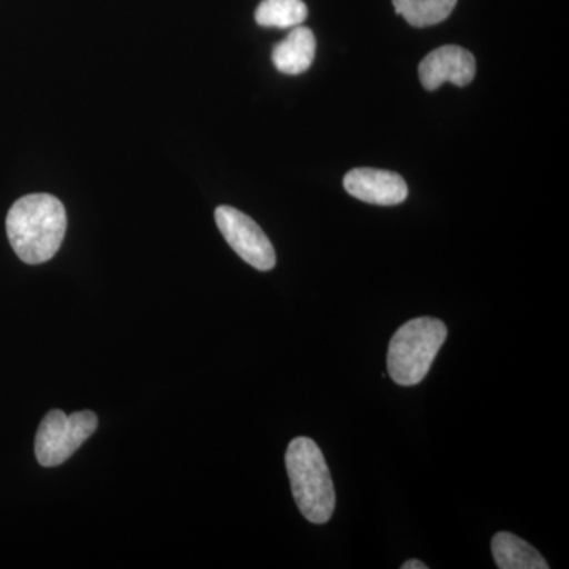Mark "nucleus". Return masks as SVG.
I'll return each mask as SVG.
<instances>
[{
    "instance_id": "1",
    "label": "nucleus",
    "mask_w": 569,
    "mask_h": 569,
    "mask_svg": "<svg viewBox=\"0 0 569 569\" xmlns=\"http://www.w3.org/2000/svg\"><path fill=\"white\" fill-rule=\"evenodd\" d=\"M7 236L14 253L28 264H41L58 253L67 231L61 200L48 193L22 197L7 216Z\"/></svg>"
},
{
    "instance_id": "2",
    "label": "nucleus",
    "mask_w": 569,
    "mask_h": 569,
    "mask_svg": "<svg viewBox=\"0 0 569 569\" xmlns=\"http://www.w3.org/2000/svg\"><path fill=\"white\" fill-rule=\"evenodd\" d=\"M288 478L296 505L309 522H328L336 509V489L331 471L316 441L298 437L288 445Z\"/></svg>"
},
{
    "instance_id": "3",
    "label": "nucleus",
    "mask_w": 569,
    "mask_h": 569,
    "mask_svg": "<svg viewBox=\"0 0 569 569\" xmlns=\"http://www.w3.org/2000/svg\"><path fill=\"white\" fill-rule=\"evenodd\" d=\"M447 337V326L437 318H415L400 326L389 342V376L400 387L421 383Z\"/></svg>"
},
{
    "instance_id": "4",
    "label": "nucleus",
    "mask_w": 569,
    "mask_h": 569,
    "mask_svg": "<svg viewBox=\"0 0 569 569\" xmlns=\"http://www.w3.org/2000/svg\"><path fill=\"white\" fill-rule=\"evenodd\" d=\"M99 426L93 411L69 415L51 410L40 422L36 437V456L40 466L58 467L67 462L92 437Z\"/></svg>"
},
{
    "instance_id": "5",
    "label": "nucleus",
    "mask_w": 569,
    "mask_h": 569,
    "mask_svg": "<svg viewBox=\"0 0 569 569\" xmlns=\"http://www.w3.org/2000/svg\"><path fill=\"white\" fill-rule=\"evenodd\" d=\"M216 223L228 244L246 263L258 271L274 268V247L253 219L231 206H219L216 209Z\"/></svg>"
},
{
    "instance_id": "6",
    "label": "nucleus",
    "mask_w": 569,
    "mask_h": 569,
    "mask_svg": "<svg viewBox=\"0 0 569 569\" xmlns=\"http://www.w3.org/2000/svg\"><path fill=\"white\" fill-rule=\"evenodd\" d=\"M477 74V61L466 48L449 44L430 52L419 63V80L427 91H436L443 82L463 86L470 84Z\"/></svg>"
},
{
    "instance_id": "7",
    "label": "nucleus",
    "mask_w": 569,
    "mask_h": 569,
    "mask_svg": "<svg viewBox=\"0 0 569 569\" xmlns=\"http://www.w3.org/2000/svg\"><path fill=\"white\" fill-rule=\"evenodd\" d=\"M343 187L351 197L369 204L396 206L408 197L402 176L376 168H355L343 179Z\"/></svg>"
},
{
    "instance_id": "8",
    "label": "nucleus",
    "mask_w": 569,
    "mask_h": 569,
    "mask_svg": "<svg viewBox=\"0 0 569 569\" xmlns=\"http://www.w3.org/2000/svg\"><path fill=\"white\" fill-rule=\"evenodd\" d=\"M316 51L313 32L305 26H296L272 51V62L284 74H301L312 66Z\"/></svg>"
},
{
    "instance_id": "9",
    "label": "nucleus",
    "mask_w": 569,
    "mask_h": 569,
    "mask_svg": "<svg viewBox=\"0 0 569 569\" xmlns=\"http://www.w3.org/2000/svg\"><path fill=\"white\" fill-rule=\"evenodd\" d=\"M492 553L500 569H548V561L542 559L533 546L508 531H500L492 539Z\"/></svg>"
},
{
    "instance_id": "10",
    "label": "nucleus",
    "mask_w": 569,
    "mask_h": 569,
    "mask_svg": "<svg viewBox=\"0 0 569 569\" xmlns=\"http://www.w3.org/2000/svg\"><path fill=\"white\" fill-rule=\"evenodd\" d=\"M309 10L302 0H263L254 20L263 28L293 29L306 21Z\"/></svg>"
},
{
    "instance_id": "11",
    "label": "nucleus",
    "mask_w": 569,
    "mask_h": 569,
    "mask_svg": "<svg viewBox=\"0 0 569 569\" xmlns=\"http://www.w3.org/2000/svg\"><path fill=\"white\" fill-rule=\"evenodd\" d=\"M397 13L413 28H429L447 20L458 0H392Z\"/></svg>"
},
{
    "instance_id": "12",
    "label": "nucleus",
    "mask_w": 569,
    "mask_h": 569,
    "mask_svg": "<svg viewBox=\"0 0 569 569\" xmlns=\"http://www.w3.org/2000/svg\"><path fill=\"white\" fill-rule=\"evenodd\" d=\"M426 563H422V561L419 560H408L406 563L402 565V569H427Z\"/></svg>"
}]
</instances>
